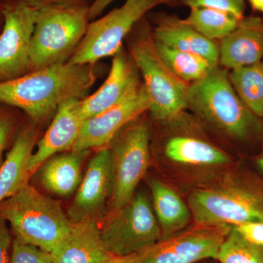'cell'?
<instances>
[{
    "instance_id": "cell-12",
    "label": "cell",
    "mask_w": 263,
    "mask_h": 263,
    "mask_svg": "<svg viewBox=\"0 0 263 263\" xmlns=\"http://www.w3.org/2000/svg\"><path fill=\"white\" fill-rule=\"evenodd\" d=\"M151 100L144 84L115 106L86 119L72 152L105 148L123 128L148 111Z\"/></svg>"
},
{
    "instance_id": "cell-35",
    "label": "cell",
    "mask_w": 263,
    "mask_h": 263,
    "mask_svg": "<svg viewBox=\"0 0 263 263\" xmlns=\"http://www.w3.org/2000/svg\"><path fill=\"white\" fill-rule=\"evenodd\" d=\"M252 9L263 15V0H247Z\"/></svg>"
},
{
    "instance_id": "cell-14",
    "label": "cell",
    "mask_w": 263,
    "mask_h": 263,
    "mask_svg": "<svg viewBox=\"0 0 263 263\" xmlns=\"http://www.w3.org/2000/svg\"><path fill=\"white\" fill-rule=\"evenodd\" d=\"M108 78L92 95L81 99L84 120L120 103L143 84L141 74L130 54L121 48L114 55Z\"/></svg>"
},
{
    "instance_id": "cell-27",
    "label": "cell",
    "mask_w": 263,
    "mask_h": 263,
    "mask_svg": "<svg viewBox=\"0 0 263 263\" xmlns=\"http://www.w3.org/2000/svg\"><path fill=\"white\" fill-rule=\"evenodd\" d=\"M8 263H54L51 253L15 238Z\"/></svg>"
},
{
    "instance_id": "cell-24",
    "label": "cell",
    "mask_w": 263,
    "mask_h": 263,
    "mask_svg": "<svg viewBox=\"0 0 263 263\" xmlns=\"http://www.w3.org/2000/svg\"><path fill=\"white\" fill-rule=\"evenodd\" d=\"M229 78L233 89L246 106L263 119L262 62L230 70Z\"/></svg>"
},
{
    "instance_id": "cell-37",
    "label": "cell",
    "mask_w": 263,
    "mask_h": 263,
    "mask_svg": "<svg viewBox=\"0 0 263 263\" xmlns=\"http://www.w3.org/2000/svg\"><path fill=\"white\" fill-rule=\"evenodd\" d=\"M3 4L1 1H0V22L1 23H3Z\"/></svg>"
},
{
    "instance_id": "cell-17",
    "label": "cell",
    "mask_w": 263,
    "mask_h": 263,
    "mask_svg": "<svg viewBox=\"0 0 263 263\" xmlns=\"http://www.w3.org/2000/svg\"><path fill=\"white\" fill-rule=\"evenodd\" d=\"M51 254L54 263H105L114 257L102 241L96 218L72 222Z\"/></svg>"
},
{
    "instance_id": "cell-5",
    "label": "cell",
    "mask_w": 263,
    "mask_h": 263,
    "mask_svg": "<svg viewBox=\"0 0 263 263\" xmlns=\"http://www.w3.org/2000/svg\"><path fill=\"white\" fill-rule=\"evenodd\" d=\"M138 35L129 46V54L149 96L151 116L156 121L164 122L187 108L190 84L175 76L161 60L144 17L138 22Z\"/></svg>"
},
{
    "instance_id": "cell-4",
    "label": "cell",
    "mask_w": 263,
    "mask_h": 263,
    "mask_svg": "<svg viewBox=\"0 0 263 263\" xmlns=\"http://www.w3.org/2000/svg\"><path fill=\"white\" fill-rule=\"evenodd\" d=\"M85 6H47L37 10L29 50V72L66 63L89 25Z\"/></svg>"
},
{
    "instance_id": "cell-28",
    "label": "cell",
    "mask_w": 263,
    "mask_h": 263,
    "mask_svg": "<svg viewBox=\"0 0 263 263\" xmlns=\"http://www.w3.org/2000/svg\"><path fill=\"white\" fill-rule=\"evenodd\" d=\"M179 3L190 8H212L222 10L241 19L245 17V0H179Z\"/></svg>"
},
{
    "instance_id": "cell-9",
    "label": "cell",
    "mask_w": 263,
    "mask_h": 263,
    "mask_svg": "<svg viewBox=\"0 0 263 263\" xmlns=\"http://www.w3.org/2000/svg\"><path fill=\"white\" fill-rule=\"evenodd\" d=\"M150 127L140 117L129 123L110 142L114 186L112 210L124 206L136 194L150 162Z\"/></svg>"
},
{
    "instance_id": "cell-6",
    "label": "cell",
    "mask_w": 263,
    "mask_h": 263,
    "mask_svg": "<svg viewBox=\"0 0 263 263\" xmlns=\"http://www.w3.org/2000/svg\"><path fill=\"white\" fill-rule=\"evenodd\" d=\"M189 207L199 226H238L263 221V187L240 183L193 191Z\"/></svg>"
},
{
    "instance_id": "cell-22",
    "label": "cell",
    "mask_w": 263,
    "mask_h": 263,
    "mask_svg": "<svg viewBox=\"0 0 263 263\" xmlns=\"http://www.w3.org/2000/svg\"><path fill=\"white\" fill-rule=\"evenodd\" d=\"M152 207L162 232V240L179 233L191 219L189 205L172 188L157 179L150 181Z\"/></svg>"
},
{
    "instance_id": "cell-36",
    "label": "cell",
    "mask_w": 263,
    "mask_h": 263,
    "mask_svg": "<svg viewBox=\"0 0 263 263\" xmlns=\"http://www.w3.org/2000/svg\"><path fill=\"white\" fill-rule=\"evenodd\" d=\"M257 167L259 169V171L263 174V155L260 156L258 159H257Z\"/></svg>"
},
{
    "instance_id": "cell-21",
    "label": "cell",
    "mask_w": 263,
    "mask_h": 263,
    "mask_svg": "<svg viewBox=\"0 0 263 263\" xmlns=\"http://www.w3.org/2000/svg\"><path fill=\"white\" fill-rule=\"evenodd\" d=\"M89 151L60 154L53 156L39 167L38 179L48 192L67 197L77 190L81 180V167ZM35 173V174H36Z\"/></svg>"
},
{
    "instance_id": "cell-8",
    "label": "cell",
    "mask_w": 263,
    "mask_h": 263,
    "mask_svg": "<svg viewBox=\"0 0 263 263\" xmlns=\"http://www.w3.org/2000/svg\"><path fill=\"white\" fill-rule=\"evenodd\" d=\"M160 4L157 0H126L120 8L89 24L84 37L67 62L93 65L102 59L114 56L136 24Z\"/></svg>"
},
{
    "instance_id": "cell-11",
    "label": "cell",
    "mask_w": 263,
    "mask_h": 263,
    "mask_svg": "<svg viewBox=\"0 0 263 263\" xmlns=\"http://www.w3.org/2000/svg\"><path fill=\"white\" fill-rule=\"evenodd\" d=\"M230 226H200L175 235L138 254L134 263H197L216 259Z\"/></svg>"
},
{
    "instance_id": "cell-33",
    "label": "cell",
    "mask_w": 263,
    "mask_h": 263,
    "mask_svg": "<svg viewBox=\"0 0 263 263\" xmlns=\"http://www.w3.org/2000/svg\"><path fill=\"white\" fill-rule=\"evenodd\" d=\"M114 0H94L89 8V21L95 19L102 14L103 10ZM160 4L174 5L179 3V0H157Z\"/></svg>"
},
{
    "instance_id": "cell-3",
    "label": "cell",
    "mask_w": 263,
    "mask_h": 263,
    "mask_svg": "<svg viewBox=\"0 0 263 263\" xmlns=\"http://www.w3.org/2000/svg\"><path fill=\"white\" fill-rule=\"evenodd\" d=\"M0 217L9 222L15 238L49 253L72 226L60 201L29 183L0 203Z\"/></svg>"
},
{
    "instance_id": "cell-10",
    "label": "cell",
    "mask_w": 263,
    "mask_h": 263,
    "mask_svg": "<svg viewBox=\"0 0 263 263\" xmlns=\"http://www.w3.org/2000/svg\"><path fill=\"white\" fill-rule=\"evenodd\" d=\"M37 10L18 3L3 4L0 34V83L29 72V50Z\"/></svg>"
},
{
    "instance_id": "cell-7",
    "label": "cell",
    "mask_w": 263,
    "mask_h": 263,
    "mask_svg": "<svg viewBox=\"0 0 263 263\" xmlns=\"http://www.w3.org/2000/svg\"><path fill=\"white\" fill-rule=\"evenodd\" d=\"M100 236L114 257L139 254L162 240V232L146 194L138 192L100 224Z\"/></svg>"
},
{
    "instance_id": "cell-1",
    "label": "cell",
    "mask_w": 263,
    "mask_h": 263,
    "mask_svg": "<svg viewBox=\"0 0 263 263\" xmlns=\"http://www.w3.org/2000/svg\"><path fill=\"white\" fill-rule=\"evenodd\" d=\"M96 80L93 65L66 62L0 83V104L25 112L34 122L49 117L70 99H83Z\"/></svg>"
},
{
    "instance_id": "cell-29",
    "label": "cell",
    "mask_w": 263,
    "mask_h": 263,
    "mask_svg": "<svg viewBox=\"0 0 263 263\" xmlns=\"http://www.w3.org/2000/svg\"><path fill=\"white\" fill-rule=\"evenodd\" d=\"M17 128L14 116L5 109L0 108V167L3 164V153L9 144Z\"/></svg>"
},
{
    "instance_id": "cell-39",
    "label": "cell",
    "mask_w": 263,
    "mask_h": 263,
    "mask_svg": "<svg viewBox=\"0 0 263 263\" xmlns=\"http://www.w3.org/2000/svg\"><path fill=\"white\" fill-rule=\"evenodd\" d=\"M262 65H263V60H262Z\"/></svg>"
},
{
    "instance_id": "cell-15",
    "label": "cell",
    "mask_w": 263,
    "mask_h": 263,
    "mask_svg": "<svg viewBox=\"0 0 263 263\" xmlns=\"http://www.w3.org/2000/svg\"><path fill=\"white\" fill-rule=\"evenodd\" d=\"M81 99L66 100L57 108L51 124L43 138L37 142L35 152L29 159L28 170L32 176L43 162L61 152L72 151L82 127Z\"/></svg>"
},
{
    "instance_id": "cell-31",
    "label": "cell",
    "mask_w": 263,
    "mask_h": 263,
    "mask_svg": "<svg viewBox=\"0 0 263 263\" xmlns=\"http://www.w3.org/2000/svg\"><path fill=\"white\" fill-rule=\"evenodd\" d=\"M233 228L250 243L263 247V221H249Z\"/></svg>"
},
{
    "instance_id": "cell-19",
    "label": "cell",
    "mask_w": 263,
    "mask_h": 263,
    "mask_svg": "<svg viewBox=\"0 0 263 263\" xmlns=\"http://www.w3.org/2000/svg\"><path fill=\"white\" fill-rule=\"evenodd\" d=\"M164 155L175 163L192 166H221L231 159L228 154L205 138L186 133L167 137L163 143Z\"/></svg>"
},
{
    "instance_id": "cell-38",
    "label": "cell",
    "mask_w": 263,
    "mask_h": 263,
    "mask_svg": "<svg viewBox=\"0 0 263 263\" xmlns=\"http://www.w3.org/2000/svg\"><path fill=\"white\" fill-rule=\"evenodd\" d=\"M197 263H219L216 262V259H205V260L201 261Z\"/></svg>"
},
{
    "instance_id": "cell-2",
    "label": "cell",
    "mask_w": 263,
    "mask_h": 263,
    "mask_svg": "<svg viewBox=\"0 0 263 263\" xmlns=\"http://www.w3.org/2000/svg\"><path fill=\"white\" fill-rule=\"evenodd\" d=\"M186 104L200 120L235 143L263 142V119L241 101L226 69L218 66L203 79L190 84Z\"/></svg>"
},
{
    "instance_id": "cell-23",
    "label": "cell",
    "mask_w": 263,
    "mask_h": 263,
    "mask_svg": "<svg viewBox=\"0 0 263 263\" xmlns=\"http://www.w3.org/2000/svg\"><path fill=\"white\" fill-rule=\"evenodd\" d=\"M155 43L162 62L175 76L186 84H191L203 79L216 67L203 57L195 53Z\"/></svg>"
},
{
    "instance_id": "cell-16",
    "label": "cell",
    "mask_w": 263,
    "mask_h": 263,
    "mask_svg": "<svg viewBox=\"0 0 263 263\" xmlns=\"http://www.w3.org/2000/svg\"><path fill=\"white\" fill-rule=\"evenodd\" d=\"M219 49V64L226 70L262 62L263 18L249 15L240 19L236 28L221 40Z\"/></svg>"
},
{
    "instance_id": "cell-20",
    "label": "cell",
    "mask_w": 263,
    "mask_h": 263,
    "mask_svg": "<svg viewBox=\"0 0 263 263\" xmlns=\"http://www.w3.org/2000/svg\"><path fill=\"white\" fill-rule=\"evenodd\" d=\"M37 136L32 125L24 126L19 130L11 149L0 167V203L29 183L31 177L29 161Z\"/></svg>"
},
{
    "instance_id": "cell-30",
    "label": "cell",
    "mask_w": 263,
    "mask_h": 263,
    "mask_svg": "<svg viewBox=\"0 0 263 263\" xmlns=\"http://www.w3.org/2000/svg\"><path fill=\"white\" fill-rule=\"evenodd\" d=\"M3 4L18 3L32 7L35 9L47 6H85L90 7L91 0H0Z\"/></svg>"
},
{
    "instance_id": "cell-26",
    "label": "cell",
    "mask_w": 263,
    "mask_h": 263,
    "mask_svg": "<svg viewBox=\"0 0 263 263\" xmlns=\"http://www.w3.org/2000/svg\"><path fill=\"white\" fill-rule=\"evenodd\" d=\"M219 263H263V247L245 239L232 228L219 247Z\"/></svg>"
},
{
    "instance_id": "cell-13",
    "label": "cell",
    "mask_w": 263,
    "mask_h": 263,
    "mask_svg": "<svg viewBox=\"0 0 263 263\" xmlns=\"http://www.w3.org/2000/svg\"><path fill=\"white\" fill-rule=\"evenodd\" d=\"M114 186V172L111 153L108 147L99 150L90 160L84 177L69 209L72 222L96 218L105 202L111 198Z\"/></svg>"
},
{
    "instance_id": "cell-32",
    "label": "cell",
    "mask_w": 263,
    "mask_h": 263,
    "mask_svg": "<svg viewBox=\"0 0 263 263\" xmlns=\"http://www.w3.org/2000/svg\"><path fill=\"white\" fill-rule=\"evenodd\" d=\"M12 243L13 240L7 221L0 217V263L9 262Z\"/></svg>"
},
{
    "instance_id": "cell-25",
    "label": "cell",
    "mask_w": 263,
    "mask_h": 263,
    "mask_svg": "<svg viewBox=\"0 0 263 263\" xmlns=\"http://www.w3.org/2000/svg\"><path fill=\"white\" fill-rule=\"evenodd\" d=\"M184 20L204 37L216 41H221L233 32L240 19L222 10L200 8H192Z\"/></svg>"
},
{
    "instance_id": "cell-18",
    "label": "cell",
    "mask_w": 263,
    "mask_h": 263,
    "mask_svg": "<svg viewBox=\"0 0 263 263\" xmlns=\"http://www.w3.org/2000/svg\"><path fill=\"white\" fill-rule=\"evenodd\" d=\"M153 17L155 27L152 33L155 43L195 53L215 67L219 66V44L216 41L204 37L177 15L160 13Z\"/></svg>"
},
{
    "instance_id": "cell-34",
    "label": "cell",
    "mask_w": 263,
    "mask_h": 263,
    "mask_svg": "<svg viewBox=\"0 0 263 263\" xmlns=\"http://www.w3.org/2000/svg\"><path fill=\"white\" fill-rule=\"evenodd\" d=\"M138 254H132L126 257H114L105 263H134L138 258Z\"/></svg>"
}]
</instances>
